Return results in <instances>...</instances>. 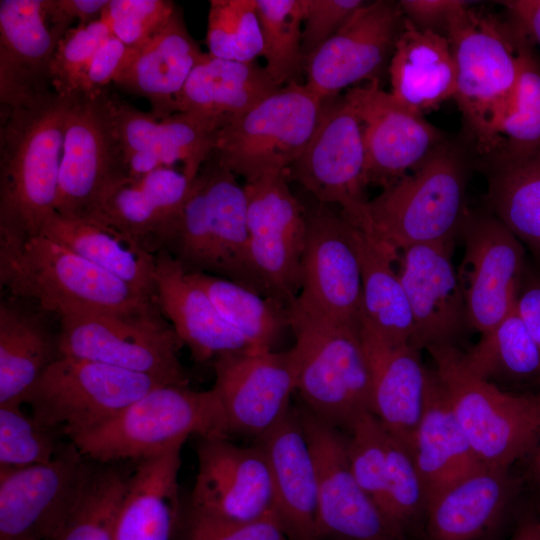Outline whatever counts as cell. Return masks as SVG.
I'll return each mask as SVG.
<instances>
[{"mask_svg": "<svg viewBox=\"0 0 540 540\" xmlns=\"http://www.w3.org/2000/svg\"><path fill=\"white\" fill-rule=\"evenodd\" d=\"M71 95L55 90L0 106V240L40 234L56 213L65 121Z\"/></svg>", "mask_w": 540, "mask_h": 540, "instance_id": "6da1fadb", "label": "cell"}, {"mask_svg": "<svg viewBox=\"0 0 540 540\" xmlns=\"http://www.w3.org/2000/svg\"><path fill=\"white\" fill-rule=\"evenodd\" d=\"M471 3L453 15L446 34L457 68L454 100L476 150L491 158L517 85L524 32Z\"/></svg>", "mask_w": 540, "mask_h": 540, "instance_id": "7a4b0ae2", "label": "cell"}, {"mask_svg": "<svg viewBox=\"0 0 540 540\" xmlns=\"http://www.w3.org/2000/svg\"><path fill=\"white\" fill-rule=\"evenodd\" d=\"M0 280L13 296L33 300L59 317L159 308L118 277L41 234L0 240Z\"/></svg>", "mask_w": 540, "mask_h": 540, "instance_id": "3957f363", "label": "cell"}, {"mask_svg": "<svg viewBox=\"0 0 540 540\" xmlns=\"http://www.w3.org/2000/svg\"><path fill=\"white\" fill-rule=\"evenodd\" d=\"M228 437L220 399L212 388L160 385L96 427L69 438L97 463L141 461L183 445L189 436Z\"/></svg>", "mask_w": 540, "mask_h": 540, "instance_id": "277c9868", "label": "cell"}, {"mask_svg": "<svg viewBox=\"0 0 540 540\" xmlns=\"http://www.w3.org/2000/svg\"><path fill=\"white\" fill-rule=\"evenodd\" d=\"M165 251L187 272L226 278L268 297L250 257L245 188L212 155L192 182Z\"/></svg>", "mask_w": 540, "mask_h": 540, "instance_id": "5b68a950", "label": "cell"}, {"mask_svg": "<svg viewBox=\"0 0 540 540\" xmlns=\"http://www.w3.org/2000/svg\"><path fill=\"white\" fill-rule=\"evenodd\" d=\"M466 188L465 158L446 141L418 169L369 200L372 236L397 253L454 242L467 216Z\"/></svg>", "mask_w": 540, "mask_h": 540, "instance_id": "8992f818", "label": "cell"}, {"mask_svg": "<svg viewBox=\"0 0 540 540\" xmlns=\"http://www.w3.org/2000/svg\"><path fill=\"white\" fill-rule=\"evenodd\" d=\"M450 407L483 465H517L540 434V407L534 394L515 393L478 377L456 346L426 349Z\"/></svg>", "mask_w": 540, "mask_h": 540, "instance_id": "52a82bcc", "label": "cell"}, {"mask_svg": "<svg viewBox=\"0 0 540 540\" xmlns=\"http://www.w3.org/2000/svg\"><path fill=\"white\" fill-rule=\"evenodd\" d=\"M299 363L296 392L313 413L347 432L372 413L371 376L360 327L289 311Z\"/></svg>", "mask_w": 540, "mask_h": 540, "instance_id": "ba28073f", "label": "cell"}, {"mask_svg": "<svg viewBox=\"0 0 540 540\" xmlns=\"http://www.w3.org/2000/svg\"><path fill=\"white\" fill-rule=\"evenodd\" d=\"M323 105L305 83L287 84L225 125L212 156L246 184L288 175L312 138Z\"/></svg>", "mask_w": 540, "mask_h": 540, "instance_id": "9c48e42d", "label": "cell"}, {"mask_svg": "<svg viewBox=\"0 0 540 540\" xmlns=\"http://www.w3.org/2000/svg\"><path fill=\"white\" fill-rule=\"evenodd\" d=\"M160 308L143 312L87 311L60 318L59 356L86 359L188 385L178 358L182 341Z\"/></svg>", "mask_w": 540, "mask_h": 540, "instance_id": "30bf717a", "label": "cell"}, {"mask_svg": "<svg viewBox=\"0 0 540 540\" xmlns=\"http://www.w3.org/2000/svg\"><path fill=\"white\" fill-rule=\"evenodd\" d=\"M157 378L103 363L59 356L26 396L36 424L61 436L86 432L153 388Z\"/></svg>", "mask_w": 540, "mask_h": 540, "instance_id": "8fae6325", "label": "cell"}, {"mask_svg": "<svg viewBox=\"0 0 540 540\" xmlns=\"http://www.w3.org/2000/svg\"><path fill=\"white\" fill-rule=\"evenodd\" d=\"M287 177L321 204L340 206L347 222L372 236L362 123L345 94L324 100L314 134Z\"/></svg>", "mask_w": 540, "mask_h": 540, "instance_id": "7c38bea8", "label": "cell"}, {"mask_svg": "<svg viewBox=\"0 0 540 540\" xmlns=\"http://www.w3.org/2000/svg\"><path fill=\"white\" fill-rule=\"evenodd\" d=\"M95 462L69 440L52 461L0 467V540H52L85 490Z\"/></svg>", "mask_w": 540, "mask_h": 540, "instance_id": "4fadbf2b", "label": "cell"}, {"mask_svg": "<svg viewBox=\"0 0 540 540\" xmlns=\"http://www.w3.org/2000/svg\"><path fill=\"white\" fill-rule=\"evenodd\" d=\"M244 188L252 264L267 296L289 310L302 287L307 212L291 193L286 174Z\"/></svg>", "mask_w": 540, "mask_h": 540, "instance_id": "5bb4252c", "label": "cell"}, {"mask_svg": "<svg viewBox=\"0 0 540 540\" xmlns=\"http://www.w3.org/2000/svg\"><path fill=\"white\" fill-rule=\"evenodd\" d=\"M362 280L349 223L321 204L307 212L303 281L289 311L360 327Z\"/></svg>", "mask_w": 540, "mask_h": 540, "instance_id": "9a60e30c", "label": "cell"}, {"mask_svg": "<svg viewBox=\"0 0 540 540\" xmlns=\"http://www.w3.org/2000/svg\"><path fill=\"white\" fill-rule=\"evenodd\" d=\"M318 479V540H401L351 470L346 435L302 402L296 405Z\"/></svg>", "mask_w": 540, "mask_h": 540, "instance_id": "2e32d148", "label": "cell"}, {"mask_svg": "<svg viewBox=\"0 0 540 540\" xmlns=\"http://www.w3.org/2000/svg\"><path fill=\"white\" fill-rule=\"evenodd\" d=\"M196 452L197 474L185 505L190 511L233 523L274 516L272 474L259 445L244 447L228 437H208L199 438Z\"/></svg>", "mask_w": 540, "mask_h": 540, "instance_id": "e0dca14e", "label": "cell"}, {"mask_svg": "<svg viewBox=\"0 0 540 540\" xmlns=\"http://www.w3.org/2000/svg\"><path fill=\"white\" fill-rule=\"evenodd\" d=\"M460 233L465 251L457 276L470 328L483 334L516 306L527 268L525 248L492 213L467 214Z\"/></svg>", "mask_w": 540, "mask_h": 540, "instance_id": "ac0fdd59", "label": "cell"}, {"mask_svg": "<svg viewBox=\"0 0 540 540\" xmlns=\"http://www.w3.org/2000/svg\"><path fill=\"white\" fill-rule=\"evenodd\" d=\"M404 20L398 2H366L305 59V85L325 100L350 86L379 79L389 66Z\"/></svg>", "mask_w": 540, "mask_h": 540, "instance_id": "d6986e66", "label": "cell"}, {"mask_svg": "<svg viewBox=\"0 0 540 540\" xmlns=\"http://www.w3.org/2000/svg\"><path fill=\"white\" fill-rule=\"evenodd\" d=\"M215 385L230 436L254 440L275 426L291 407L299 363L288 351L225 354L214 359Z\"/></svg>", "mask_w": 540, "mask_h": 540, "instance_id": "ffe728a7", "label": "cell"}, {"mask_svg": "<svg viewBox=\"0 0 540 540\" xmlns=\"http://www.w3.org/2000/svg\"><path fill=\"white\" fill-rule=\"evenodd\" d=\"M345 95L362 123L368 185L388 187L418 169L447 141L424 115L383 90L379 79L351 87Z\"/></svg>", "mask_w": 540, "mask_h": 540, "instance_id": "44dd1931", "label": "cell"}, {"mask_svg": "<svg viewBox=\"0 0 540 540\" xmlns=\"http://www.w3.org/2000/svg\"><path fill=\"white\" fill-rule=\"evenodd\" d=\"M454 242L422 244L399 252L398 276L413 319L410 344L417 350L456 346L470 328L457 270Z\"/></svg>", "mask_w": 540, "mask_h": 540, "instance_id": "7402d4cb", "label": "cell"}, {"mask_svg": "<svg viewBox=\"0 0 540 540\" xmlns=\"http://www.w3.org/2000/svg\"><path fill=\"white\" fill-rule=\"evenodd\" d=\"M192 182L175 167L112 180L88 220L110 226L157 254L168 248L176 234Z\"/></svg>", "mask_w": 540, "mask_h": 540, "instance_id": "603a6c76", "label": "cell"}, {"mask_svg": "<svg viewBox=\"0 0 540 540\" xmlns=\"http://www.w3.org/2000/svg\"><path fill=\"white\" fill-rule=\"evenodd\" d=\"M102 93V92H101ZM101 93L72 94L64 128L56 213L88 220L116 176V154Z\"/></svg>", "mask_w": 540, "mask_h": 540, "instance_id": "cb8c5ba5", "label": "cell"}, {"mask_svg": "<svg viewBox=\"0 0 540 540\" xmlns=\"http://www.w3.org/2000/svg\"><path fill=\"white\" fill-rule=\"evenodd\" d=\"M101 96L117 156V176L122 157L145 152L156 157L161 167L180 162L182 171L194 180L215 150L221 127L213 120L180 112L158 118L108 89Z\"/></svg>", "mask_w": 540, "mask_h": 540, "instance_id": "d4e9b609", "label": "cell"}, {"mask_svg": "<svg viewBox=\"0 0 540 540\" xmlns=\"http://www.w3.org/2000/svg\"><path fill=\"white\" fill-rule=\"evenodd\" d=\"M372 388V413L410 454L426 397L428 368L409 342L389 340L360 321Z\"/></svg>", "mask_w": 540, "mask_h": 540, "instance_id": "484cf974", "label": "cell"}, {"mask_svg": "<svg viewBox=\"0 0 540 540\" xmlns=\"http://www.w3.org/2000/svg\"><path fill=\"white\" fill-rule=\"evenodd\" d=\"M254 443L270 466L278 524L289 540H318L317 471L296 405Z\"/></svg>", "mask_w": 540, "mask_h": 540, "instance_id": "4316f807", "label": "cell"}, {"mask_svg": "<svg viewBox=\"0 0 540 540\" xmlns=\"http://www.w3.org/2000/svg\"><path fill=\"white\" fill-rule=\"evenodd\" d=\"M60 39L44 0L0 1V104L15 106L53 91L51 65Z\"/></svg>", "mask_w": 540, "mask_h": 540, "instance_id": "83f0119b", "label": "cell"}, {"mask_svg": "<svg viewBox=\"0 0 540 540\" xmlns=\"http://www.w3.org/2000/svg\"><path fill=\"white\" fill-rule=\"evenodd\" d=\"M514 467H485L444 493L427 508L426 539L488 537L527 492L521 473Z\"/></svg>", "mask_w": 540, "mask_h": 540, "instance_id": "f1b7e54d", "label": "cell"}, {"mask_svg": "<svg viewBox=\"0 0 540 540\" xmlns=\"http://www.w3.org/2000/svg\"><path fill=\"white\" fill-rule=\"evenodd\" d=\"M156 290L162 314L195 361L257 352L222 317L207 294L186 278L182 265L164 250L156 254Z\"/></svg>", "mask_w": 540, "mask_h": 540, "instance_id": "f546056e", "label": "cell"}, {"mask_svg": "<svg viewBox=\"0 0 540 540\" xmlns=\"http://www.w3.org/2000/svg\"><path fill=\"white\" fill-rule=\"evenodd\" d=\"M203 55L177 8L148 41L131 49L114 83L146 98L154 116L167 117L177 113L178 98Z\"/></svg>", "mask_w": 540, "mask_h": 540, "instance_id": "4dcf8cb0", "label": "cell"}, {"mask_svg": "<svg viewBox=\"0 0 540 540\" xmlns=\"http://www.w3.org/2000/svg\"><path fill=\"white\" fill-rule=\"evenodd\" d=\"M411 456L426 493L427 508L448 490L486 467L456 419L433 369H428L425 407Z\"/></svg>", "mask_w": 540, "mask_h": 540, "instance_id": "1f68e13d", "label": "cell"}, {"mask_svg": "<svg viewBox=\"0 0 540 540\" xmlns=\"http://www.w3.org/2000/svg\"><path fill=\"white\" fill-rule=\"evenodd\" d=\"M182 446L138 461L117 513L113 540H176L184 506L178 485Z\"/></svg>", "mask_w": 540, "mask_h": 540, "instance_id": "d6a6232c", "label": "cell"}, {"mask_svg": "<svg viewBox=\"0 0 540 540\" xmlns=\"http://www.w3.org/2000/svg\"><path fill=\"white\" fill-rule=\"evenodd\" d=\"M388 71L392 96L417 113L425 115L454 99L457 68L448 38L406 19Z\"/></svg>", "mask_w": 540, "mask_h": 540, "instance_id": "836d02e7", "label": "cell"}, {"mask_svg": "<svg viewBox=\"0 0 540 540\" xmlns=\"http://www.w3.org/2000/svg\"><path fill=\"white\" fill-rule=\"evenodd\" d=\"M280 88L256 61L204 53L178 98L176 111L213 120L222 129Z\"/></svg>", "mask_w": 540, "mask_h": 540, "instance_id": "e575fe53", "label": "cell"}, {"mask_svg": "<svg viewBox=\"0 0 540 540\" xmlns=\"http://www.w3.org/2000/svg\"><path fill=\"white\" fill-rule=\"evenodd\" d=\"M44 235L118 277L145 297L156 300V254L125 234L90 220L53 214Z\"/></svg>", "mask_w": 540, "mask_h": 540, "instance_id": "d590c367", "label": "cell"}, {"mask_svg": "<svg viewBox=\"0 0 540 540\" xmlns=\"http://www.w3.org/2000/svg\"><path fill=\"white\" fill-rule=\"evenodd\" d=\"M349 235L361 270V321L389 340L410 343L412 314L398 272L393 268L399 253L350 223Z\"/></svg>", "mask_w": 540, "mask_h": 540, "instance_id": "8d00e7d4", "label": "cell"}, {"mask_svg": "<svg viewBox=\"0 0 540 540\" xmlns=\"http://www.w3.org/2000/svg\"><path fill=\"white\" fill-rule=\"evenodd\" d=\"M462 356L472 373L503 390L540 386V352L516 306Z\"/></svg>", "mask_w": 540, "mask_h": 540, "instance_id": "74e56055", "label": "cell"}, {"mask_svg": "<svg viewBox=\"0 0 540 540\" xmlns=\"http://www.w3.org/2000/svg\"><path fill=\"white\" fill-rule=\"evenodd\" d=\"M59 357L43 327L11 304L0 306V405L25 403L31 388Z\"/></svg>", "mask_w": 540, "mask_h": 540, "instance_id": "f35d334b", "label": "cell"}, {"mask_svg": "<svg viewBox=\"0 0 540 540\" xmlns=\"http://www.w3.org/2000/svg\"><path fill=\"white\" fill-rule=\"evenodd\" d=\"M487 202L492 214L540 257V148L490 165Z\"/></svg>", "mask_w": 540, "mask_h": 540, "instance_id": "ab89813d", "label": "cell"}, {"mask_svg": "<svg viewBox=\"0 0 540 540\" xmlns=\"http://www.w3.org/2000/svg\"><path fill=\"white\" fill-rule=\"evenodd\" d=\"M185 276L207 294L222 317L257 352L272 351L290 326L289 310L271 298L219 276L187 271Z\"/></svg>", "mask_w": 540, "mask_h": 540, "instance_id": "60d3db41", "label": "cell"}, {"mask_svg": "<svg viewBox=\"0 0 540 540\" xmlns=\"http://www.w3.org/2000/svg\"><path fill=\"white\" fill-rule=\"evenodd\" d=\"M500 146L490 164L512 160L540 148V58L524 33L521 67L511 106L499 128Z\"/></svg>", "mask_w": 540, "mask_h": 540, "instance_id": "b9f144b4", "label": "cell"}, {"mask_svg": "<svg viewBox=\"0 0 540 540\" xmlns=\"http://www.w3.org/2000/svg\"><path fill=\"white\" fill-rule=\"evenodd\" d=\"M130 475L112 463L95 462L78 505L52 540H113Z\"/></svg>", "mask_w": 540, "mask_h": 540, "instance_id": "7bdbcfd3", "label": "cell"}, {"mask_svg": "<svg viewBox=\"0 0 540 540\" xmlns=\"http://www.w3.org/2000/svg\"><path fill=\"white\" fill-rule=\"evenodd\" d=\"M256 5L266 71L279 87L299 82L304 70L302 0H256Z\"/></svg>", "mask_w": 540, "mask_h": 540, "instance_id": "ee69618b", "label": "cell"}, {"mask_svg": "<svg viewBox=\"0 0 540 540\" xmlns=\"http://www.w3.org/2000/svg\"><path fill=\"white\" fill-rule=\"evenodd\" d=\"M206 44L216 58L252 62L262 56L256 0H211Z\"/></svg>", "mask_w": 540, "mask_h": 540, "instance_id": "f6af8a7d", "label": "cell"}, {"mask_svg": "<svg viewBox=\"0 0 540 540\" xmlns=\"http://www.w3.org/2000/svg\"><path fill=\"white\" fill-rule=\"evenodd\" d=\"M344 433L353 475L386 520L389 433L373 413L360 417L350 430Z\"/></svg>", "mask_w": 540, "mask_h": 540, "instance_id": "bcb514c9", "label": "cell"}, {"mask_svg": "<svg viewBox=\"0 0 540 540\" xmlns=\"http://www.w3.org/2000/svg\"><path fill=\"white\" fill-rule=\"evenodd\" d=\"M388 489L386 520L401 539L419 521H425L426 493L411 454L390 434L387 444Z\"/></svg>", "mask_w": 540, "mask_h": 540, "instance_id": "7dc6e473", "label": "cell"}, {"mask_svg": "<svg viewBox=\"0 0 540 540\" xmlns=\"http://www.w3.org/2000/svg\"><path fill=\"white\" fill-rule=\"evenodd\" d=\"M21 405H0V467L46 464L60 451L61 435L39 427Z\"/></svg>", "mask_w": 540, "mask_h": 540, "instance_id": "c3c4849f", "label": "cell"}, {"mask_svg": "<svg viewBox=\"0 0 540 540\" xmlns=\"http://www.w3.org/2000/svg\"><path fill=\"white\" fill-rule=\"evenodd\" d=\"M111 35L99 19L70 28L57 44L51 65L52 86L60 95L74 94L77 84L105 39Z\"/></svg>", "mask_w": 540, "mask_h": 540, "instance_id": "681fc988", "label": "cell"}, {"mask_svg": "<svg viewBox=\"0 0 540 540\" xmlns=\"http://www.w3.org/2000/svg\"><path fill=\"white\" fill-rule=\"evenodd\" d=\"M176 9L168 0H108L101 20L114 37L135 49L160 30Z\"/></svg>", "mask_w": 540, "mask_h": 540, "instance_id": "f907efd6", "label": "cell"}, {"mask_svg": "<svg viewBox=\"0 0 540 540\" xmlns=\"http://www.w3.org/2000/svg\"><path fill=\"white\" fill-rule=\"evenodd\" d=\"M176 540H289L274 516L233 523L202 516L183 506Z\"/></svg>", "mask_w": 540, "mask_h": 540, "instance_id": "816d5d0a", "label": "cell"}, {"mask_svg": "<svg viewBox=\"0 0 540 540\" xmlns=\"http://www.w3.org/2000/svg\"><path fill=\"white\" fill-rule=\"evenodd\" d=\"M367 1L302 0L301 51L305 59L336 34Z\"/></svg>", "mask_w": 540, "mask_h": 540, "instance_id": "f5cc1de1", "label": "cell"}, {"mask_svg": "<svg viewBox=\"0 0 540 540\" xmlns=\"http://www.w3.org/2000/svg\"><path fill=\"white\" fill-rule=\"evenodd\" d=\"M131 48L114 37L112 34L103 41L82 74L74 94L94 97L114 82Z\"/></svg>", "mask_w": 540, "mask_h": 540, "instance_id": "db71d44e", "label": "cell"}, {"mask_svg": "<svg viewBox=\"0 0 540 540\" xmlns=\"http://www.w3.org/2000/svg\"><path fill=\"white\" fill-rule=\"evenodd\" d=\"M469 1L463 0H401L404 18L416 28L446 36L453 15Z\"/></svg>", "mask_w": 540, "mask_h": 540, "instance_id": "11a10c76", "label": "cell"}, {"mask_svg": "<svg viewBox=\"0 0 540 540\" xmlns=\"http://www.w3.org/2000/svg\"><path fill=\"white\" fill-rule=\"evenodd\" d=\"M107 3L108 0H44V9L53 32L61 39L74 20L79 21L78 25H86L101 19Z\"/></svg>", "mask_w": 540, "mask_h": 540, "instance_id": "9f6ffc18", "label": "cell"}, {"mask_svg": "<svg viewBox=\"0 0 540 540\" xmlns=\"http://www.w3.org/2000/svg\"><path fill=\"white\" fill-rule=\"evenodd\" d=\"M516 310L540 352V276L526 271L522 278Z\"/></svg>", "mask_w": 540, "mask_h": 540, "instance_id": "6f0895ef", "label": "cell"}, {"mask_svg": "<svg viewBox=\"0 0 540 540\" xmlns=\"http://www.w3.org/2000/svg\"><path fill=\"white\" fill-rule=\"evenodd\" d=\"M512 20L534 43L540 45V0L498 1Z\"/></svg>", "mask_w": 540, "mask_h": 540, "instance_id": "680465c9", "label": "cell"}, {"mask_svg": "<svg viewBox=\"0 0 540 540\" xmlns=\"http://www.w3.org/2000/svg\"><path fill=\"white\" fill-rule=\"evenodd\" d=\"M518 464L522 465L520 473L526 489L540 500V434L529 452Z\"/></svg>", "mask_w": 540, "mask_h": 540, "instance_id": "91938a15", "label": "cell"}, {"mask_svg": "<svg viewBox=\"0 0 540 540\" xmlns=\"http://www.w3.org/2000/svg\"><path fill=\"white\" fill-rule=\"evenodd\" d=\"M508 540H540V516L534 511L525 512L517 520Z\"/></svg>", "mask_w": 540, "mask_h": 540, "instance_id": "94428289", "label": "cell"}, {"mask_svg": "<svg viewBox=\"0 0 540 540\" xmlns=\"http://www.w3.org/2000/svg\"><path fill=\"white\" fill-rule=\"evenodd\" d=\"M534 398H535L538 406L540 407V393L534 394Z\"/></svg>", "mask_w": 540, "mask_h": 540, "instance_id": "6125c7cd", "label": "cell"}]
</instances>
